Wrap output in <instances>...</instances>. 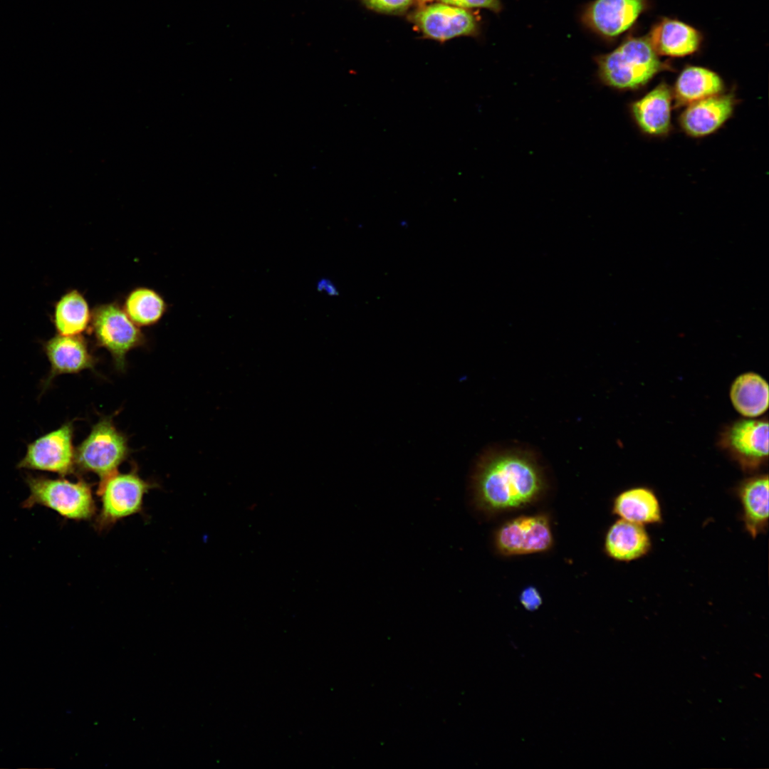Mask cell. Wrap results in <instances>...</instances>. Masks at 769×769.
Listing matches in <instances>:
<instances>
[{
	"mask_svg": "<svg viewBox=\"0 0 769 769\" xmlns=\"http://www.w3.org/2000/svg\"><path fill=\"white\" fill-rule=\"evenodd\" d=\"M473 480L475 503L488 513L527 506L536 501L545 488L543 473L535 459L519 451L483 456Z\"/></svg>",
	"mask_w": 769,
	"mask_h": 769,
	"instance_id": "obj_1",
	"label": "cell"
},
{
	"mask_svg": "<svg viewBox=\"0 0 769 769\" xmlns=\"http://www.w3.org/2000/svg\"><path fill=\"white\" fill-rule=\"evenodd\" d=\"M603 84L618 90H635L670 68L654 51L647 37H631L610 53L596 58Z\"/></svg>",
	"mask_w": 769,
	"mask_h": 769,
	"instance_id": "obj_2",
	"label": "cell"
},
{
	"mask_svg": "<svg viewBox=\"0 0 769 769\" xmlns=\"http://www.w3.org/2000/svg\"><path fill=\"white\" fill-rule=\"evenodd\" d=\"M26 481L30 493L22 503L24 508L41 506L74 520H88L95 515L90 485L83 480L73 482L65 478L28 475Z\"/></svg>",
	"mask_w": 769,
	"mask_h": 769,
	"instance_id": "obj_3",
	"label": "cell"
},
{
	"mask_svg": "<svg viewBox=\"0 0 769 769\" xmlns=\"http://www.w3.org/2000/svg\"><path fill=\"white\" fill-rule=\"evenodd\" d=\"M89 330L96 343L110 353L120 370L125 368L127 354L145 342L140 327L116 302L98 304L92 309Z\"/></svg>",
	"mask_w": 769,
	"mask_h": 769,
	"instance_id": "obj_4",
	"label": "cell"
},
{
	"mask_svg": "<svg viewBox=\"0 0 769 769\" xmlns=\"http://www.w3.org/2000/svg\"><path fill=\"white\" fill-rule=\"evenodd\" d=\"M128 446L125 436L108 417L101 419L75 451V465L83 471H91L103 479L116 472L126 459Z\"/></svg>",
	"mask_w": 769,
	"mask_h": 769,
	"instance_id": "obj_5",
	"label": "cell"
},
{
	"mask_svg": "<svg viewBox=\"0 0 769 769\" xmlns=\"http://www.w3.org/2000/svg\"><path fill=\"white\" fill-rule=\"evenodd\" d=\"M153 485L135 471L113 473L100 481L98 494L101 508L96 518L98 530L142 511L143 498Z\"/></svg>",
	"mask_w": 769,
	"mask_h": 769,
	"instance_id": "obj_6",
	"label": "cell"
},
{
	"mask_svg": "<svg viewBox=\"0 0 769 769\" xmlns=\"http://www.w3.org/2000/svg\"><path fill=\"white\" fill-rule=\"evenodd\" d=\"M718 444L743 471H757L768 458V420H736L725 427Z\"/></svg>",
	"mask_w": 769,
	"mask_h": 769,
	"instance_id": "obj_7",
	"label": "cell"
},
{
	"mask_svg": "<svg viewBox=\"0 0 769 769\" xmlns=\"http://www.w3.org/2000/svg\"><path fill=\"white\" fill-rule=\"evenodd\" d=\"M73 427L66 422L28 444L25 456L19 461V469L70 474L75 466L73 447Z\"/></svg>",
	"mask_w": 769,
	"mask_h": 769,
	"instance_id": "obj_8",
	"label": "cell"
},
{
	"mask_svg": "<svg viewBox=\"0 0 769 769\" xmlns=\"http://www.w3.org/2000/svg\"><path fill=\"white\" fill-rule=\"evenodd\" d=\"M553 535L543 515L522 516L508 521L498 530L496 545L505 555L540 553L550 549Z\"/></svg>",
	"mask_w": 769,
	"mask_h": 769,
	"instance_id": "obj_9",
	"label": "cell"
},
{
	"mask_svg": "<svg viewBox=\"0 0 769 769\" xmlns=\"http://www.w3.org/2000/svg\"><path fill=\"white\" fill-rule=\"evenodd\" d=\"M736 98L733 93H721L685 106L679 117L681 130L689 137L701 138L718 131L733 115Z\"/></svg>",
	"mask_w": 769,
	"mask_h": 769,
	"instance_id": "obj_10",
	"label": "cell"
},
{
	"mask_svg": "<svg viewBox=\"0 0 769 769\" xmlns=\"http://www.w3.org/2000/svg\"><path fill=\"white\" fill-rule=\"evenodd\" d=\"M647 6V0H595L582 19L595 33L612 38L628 30Z\"/></svg>",
	"mask_w": 769,
	"mask_h": 769,
	"instance_id": "obj_11",
	"label": "cell"
},
{
	"mask_svg": "<svg viewBox=\"0 0 769 769\" xmlns=\"http://www.w3.org/2000/svg\"><path fill=\"white\" fill-rule=\"evenodd\" d=\"M672 89L662 82L632 102L629 112L639 130L644 135L659 137L671 130Z\"/></svg>",
	"mask_w": 769,
	"mask_h": 769,
	"instance_id": "obj_12",
	"label": "cell"
},
{
	"mask_svg": "<svg viewBox=\"0 0 769 769\" xmlns=\"http://www.w3.org/2000/svg\"><path fill=\"white\" fill-rule=\"evenodd\" d=\"M417 26L427 36L438 40L469 35L477 28L474 15L464 8L436 4L419 11L415 16Z\"/></svg>",
	"mask_w": 769,
	"mask_h": 769,
	"instance_id": "obj_13",
	"label": "cell"
},
{
	"mask_svg": "<svg viewBox=\"0 0 769 769\" xmlns=\"http://www.w3.org/2000/svg\"><path fill=\"white\" fill-rule=\"evenodd\" d=\"M44 351L51 367L46 384L58 375L93 369L95 365V359L81 335L57 334L46 342Z\"/></svg>",
	"mask_w": 769,
	"mask_h": 769,
	"instance_id": "obj_14",
	"label": "cell"
},
{
	"mask_svg": "<svg viewBox=\"0 0 769 769\" xmlns=\"http://www.w3.org/2000/svg\"><path fill=\"white\" fill-rule=\"evenodd\" d=\"M768 474H760L744 479L736 489L744 528L753 539L768 528Z\"/></svg>",
	"mask_w": 769,
	"mask_h": 769,
	"instance_id": "obj_15",
	"label": "cell"
},
{
	"mask_svg": "<svg viewBox=\"0 0 769 769\" xmlns=\"http://www.w3.org/2000/svg\"><path fill=\"white\" fill-rule=\"evenodd\" d=\"M648 41L659 56L684 57L695 53L702 36L694 27L676 19L664 18L651 29Z\"/></svg>",
	"mask_w": 769,
	"mask_h": 769,
	"instance_id": "obj_16",
	"label": "cell"
},
{
	"mask_svg": "<svg viewBox=\"0 0 769 769\" xmlns=\"http://www.w3.org/2000/svg\"><path fill=\"white\" fill-rule=\"evenodd\" d=\"M652 540L644 525L619 518L607 532L605 550L611 558L630 562L644 557Z\"/></svg>",
	"mask_w": 769,
	"mask_h": 769,
	"instance_id": "obj_17",
	"label": "cell"
},
{
	"mask_svg": "<svg viewBox=\"0 0 769 769\" xmlns=\"http://www.w3.org/2000/svg\"><path fill=\"white\" fill-rule=\"evenodd\" d=\"M671 89L675 106L685 107L724 93L725 85L721 76L713 70L689 66L679 73Z\"/></svg>",
	"mask_w": 769,
	"mask_h": 769,
	"instance_id": "obj_18",
	"label": "cell"
},
{
	"mask_svg": "<svg viewBox=\"0 0 769 769\" xmlns=\"http://www.w3.org/2000/svg\"><path fill=\"white\" fill-rule=\"evenodd\" d=\"M612 513L621 519L646 525L662 522V511L654 491L645 486L626 489L613 501Z\"/></svg>",
	"mask_w": 769,
	"mask_h": 769,
	"instance_id": "obj_19",
	"label": "cell"
},
{
	"mask_svg": "<svg viewBox=\"0 0 769 769\" xmlns=\"http://www.w3.org/2000/svg\"><path fill=\"white\" fill-rule=\"evenodd\" d=\"M729 394L734 409L743 417L760 416L768 408V382L755 372H748L738 376L731 386Z\"/></svg>",
	"mask_w": 769,
	"mask_h": 769,
	"instance_id": "obj_20",
	"label": "cell"
},
{
	"mask_svg": "<svg viewBox=\"0 0 769 769\" xmlns=\"http://www.w3.org/2000/svg\"><path fill=\"white\" fill-rule=\"evenodd\" d=\"M92 309L78 290L65 293L56 303L53 322L57 333L62 335H79L89 330Z\"/></svg>",
	"mask_w": 769,
	"mask_h": 769,
	"instance_id": "obj_21",
	"label": "cell"
},
{
	"mask_svg": "<svg viewBox=\"0 0 769 769\" xmlns=\"http://www.w3.org/2000/svg\"><path fill=\"white\" fill-rule=\"evenodd\" d=\"M122 307L138 327L157 324L167 310V304L164 298L155 290L144 286L131 290Z\"/></svg>",
	"mask_w": 769,
	"mask_h": 769,
	"instance_id": "obj_22",
	"label": "cell"
},
{
	"mask_svg": "<svg viewBox=\"0 0 769 769\" xmlns=\"http://www.w3.org/2000/svg\"><path fill=\"white\" fill-rule=\"evenodd\" d=\"M371 9L386 13L399 12L406 9L412 0H364Z\"/></svg>",
	"mask_w": 769,
	"mask_h": 769,
	"instance_id": "obj_23",
	"label": "cell"
},
{
	"mask_svg": "<svg viewBox=\"0 0 769 769\" xmlns=\"http://www.w3.org/2000/svg\"><path fill=\"white\" fill-rule=\"evenodd\" d=\"M443 4L460 8H485L498 12L501 9L500 0H441Z\"/></svg>",
	"mask_w": 769,
	"mask_h": 769,
	"instance_id": "obj_24",
	"label": "cell"
},
{
	"mask_svg": "<svg viewBox=\"0 0 769 769\" xmlns=\"http://www.w3.org/2000/svg\"><path fill=\"white\" fill-rule=\"evenodd\" d=\"M520 602L525 610L534 611L541 605L542 598L535 587L529 586L521 592Z\"/></svg>",
	"mask_w": 769,
	"mask_h": 769,
	"instance_id": "obj_25",
	"label": "cell"
},
{
	"mask_svg": "<svg viewBox=\"0 0 769 769\" xmlns=\"http://www.w3.org/2000/svg\"><path fill=\"white\" fill-rule=\"evenodd\" d=\"M317 286L318 291H323L328 295H336L338 294V290L336 286L329 279H320L318 281Z\"/></svg>",
	"mask_w": 769,
	"mask_h": 769,
	"instance_id": "obj_26",
	"label": "cell"
},
{
	"mask_svg": "<svg viewBox=\"0 0 769 769\" xmlns=\"http://www.w3.org/2000/svg\"><path fill=\"white\" fill-rule=\"evenodd\" d=\"M426 1H431V0H426Z\"/></svg>",
	"mask_w": 769,
	"mask_h": 769,
	"instance_id": "obj_27",
	"label": "cell"
}]
</instances>
